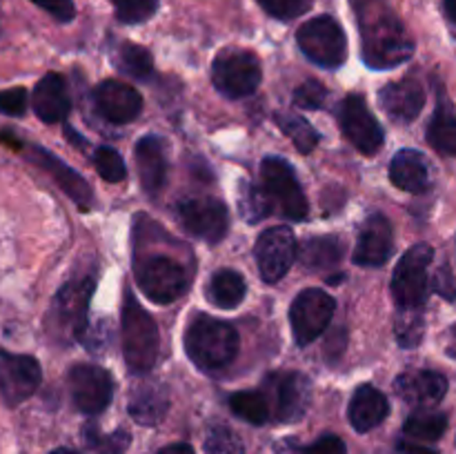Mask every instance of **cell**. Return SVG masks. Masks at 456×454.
Instances as JSON below:
<instances>
[{"mask_svg": "<svg viewBox=\"0 0 456 454\" xmlns=\"http://www.w3.org/2000/svg\"><path fill=\"white\" fill-rule=\"evenodd\" d=\"M359 20L363 58L374 69H387L408 61L414 43L386 0H352Z\"/></svg>", "mask_w": 456, "mask_h": 454, "instance_id": "1", "label": "cell"}, {"mask_svg": "<svg viewBox=\"0 0 456 454\" xmlns=\"http://www.w3.org/2000/svg\"><path fill=\"white\" fill-rule=\"evenodd\" d=\"M239 334L225 320L196 314L185 329V352L205 372H216L239 354Z\"/></svg>", "mask_w": 456, "mask_h": 454, "instance_id": "2", "label": "cell"}, {"mask_svg": "<svg viewBox=\"0 0 456 454\" xmlns=\"http://www.w3.org/2000/svg\"><path fill=\"white\" fill-rule=\"evenodd\" d=\"M123 356L134 374H145L159 359V325L142 310L132 292L125 294L123 303Z\"/></svg>", "mask_w": 456, "mask_h": 454, "instance_id": "3", "label": "cell"}, {"mask_svg": "<svg viewBox=\"0 0 456 454\" xmlns=\"http://www.w3.org/2000/svg\"><path fill=\"white\" fill-rule=\"evenodd\" d=\"M435 258V249L428 243H417L401 256L392 276V296L401 310H421L426 305L430 279L428 270Z\"/></svg>", "mask_w": 456, "mask_h": 454, "instance_id": "4", "label": "cell"}, {"mask_svg": "<svg viewBox=\"0 0 456 454\" xmlns=\"http://www.w3.org/2000/svg\"><path fill=\"white\" fill-rule=\"evenodd\" d=\"M263 69L258 58L248 49L227 47L212 62V83L223 96L245 98L261 85Z\"/></svg>", "mask_w": 456, "mask_h": 454, "instance_id": "5", "label": "cell"}, {"mask_svg": "<svg viewBox=\"0 0 456 454\" xmlns=\"http://www.w3.org/2000/svg\"><path fill=\"white\" fill-rule=\"evenodd\" d=\"M92 294V276L62 285V289L53 298L52 310H49L53 336L61 338V341H74V338L83 336L85 328H87V310Z\"/></svg>", "mask_w": 456, "mask_h": 454, "instance_id": "6", "label": "cell"}, {"mask_svg": "<svg viewBox=\"0 0 456 454\" xmlns=\"http://www.w3.org/2000/svg\"><path fill=\"white\" fill-rule=\"evenodd\" d=\"M297 43L312 62L328 69L343 65L347 58L346 31L332 16H316L303 22Z\"/></svg>", "mask_w": 456, "mask_h": 454, "instance_id": "7", "label": "cell"}, {"mask_svg": "<svg viewBox=\"0 0 456 454\" xmlns=\"http://www.w3.org/2000/svg\"><path fill=\"white\" fill-rule=\"evenodd\" d=\"M272 417L279 423H294L305 414L312 399V385L298 372H274L263 383Z\"/></svg>", "mask_w": 456, "mask_h": 454, "instance_id": "8", "label": "cell"}, {"mask_svg": "<svg viewBox=\"0 0 456 454\" xmlns=\"http://www.w3.org/2000/svg\"><path fill=\"white\" fill-rule=\"evenodd\" d=\"M261 176L267 194L289 221H303L307 216V199L288 160L267 156L261 163Z\"/></svg>", "mask_w": 456, "mask_h": 454, "instance_id": "9", "label": "cell"}, {"mask_svg": "<svg viewBox=\"0 0 456 454\" xmlns=\"http://www.w3.org/2000/svg\"><path fill=\"white\" fill-rule=\"evenodd\" d=\"M138 285L154 303H172L190 288L185 267L167 256H150L138 265Z\"/></svg>", "mask_w": 456, "mask_h": 454, "instance_id": "10", "label": "cell"}, {"mask_svg": "<svg viewBox=\"0 0 456 454\" xmlns=\"http://www.w3.org/2000/svg\"><path fill=\"white\" fill-rule=\"evenodd\" d=\"M337 303L323 289H305L298 294L289 310V323H292L294 341L298 345L314 343L332 320Z\"/></svg>", "mask_w": 456, "mask_h": 454, "instance_id": "11", "label": "cell"}, {"mask_svg": "<svg viewBox=\"0 0 456 454\" xmlns=\"http://www.w3.org/2000/svg\"><path fill=\"white\" fill-rule=\"evenodd\" d=\"M69 394L76 408L85 414H101L114 396V381L107 369L92 363H78L67 374Z\"/></svg>", "mask_w": 456, "mask_h": 454, "instance_id": "12", "label": "cell"}, {"mask_svg": "<svg viewBox=\"0 0 456 454\" xmlns=\"http://www.w3.org/2000/svg\"><path fill=\"white\" fill-rule=\"evenodd\" d=\"M43 381V369L34 356L0 350V396L4 405L16 408L29 399Z\"/></svg>", "mask_w": 456, "mask_h": 454, "instance_id": "13", "label": "cell"}, {"mask_svg": "<svg viewBox=\"0 0 456 454\" xmlns=\"http://www.w3.org/2000/svg\"><path fill=\"white\" fill-rule=\"evenodd\" d=\"M178 221L191 236L214 245L225 239L230 214H227L225 203L203 196V199L183 200L178 205Z\"/></svg>", "mask_w": 456, "mask_h": 454, "instance_id": "14", "label": "cell"}, {"mask_svg": "<svg viewBox=\"0 0 456 454\" xmlns=\"http://www.w3.org/2000/svg\"><path fill=\"white\" fill-rule=\"evenodd\" d=\"M338 118H341V129L346 134L347 141L365 156H372L381 150L383 145V129L374 114L370 111L368 102L359 93H352L343 101L341 109H338Z\"/></svg>", "mask_w": 456, "mask_h": 454, "instance_id": "15", "label": "cell"}, {"mask_svg": "<svg viewBox=\"0 0 456 454\" xmlns=\"http://www.w3.org/2000/svg\"><path fill=\"white\" fill-rule=\"evenodd\" d=\"M254 256H256L258 272H261L263 280L267 283H276L283 279L294 265L297 258V239H294L289 227H270L263 231L254 247Z\"/></svg>", "mask_w": 456, "mask_h": 454, "instance_id": "16", "label": "cell"}, {"mask_svg": "<svg viewBox=\"0 0 456 454\" xmlns=\"http://www.w3.org/2000/svg\"><path fill=\"white\" fill-rule=\"evenodd\" d=\"M27 158L31 160L34 165H38L40 169L49 174V176L56 181V185L78 205L80 209H89L94 205V194H92V187L87 185L83 176H80L76 169H71L69 165L62 163L56 154L52 151L43 150V147H29L27 150Z\"/></svg>", "mask_w": 456, "mask_h": 454, "instance_id": "17", "label": "cell"}, {"mask_svg": "<svg viewBox=\"0 0 456 454\" xmlns=\"http://www.w3.org/2000/svg\"><path fill=\"white\" fill-rule=\"evenodd\" d=\"M395 392L401 401L414 408L436 405L448 392V378L435 369H414L403 372L395 381Z\"/></svg>", "mask_w": 456, "mask_h": 454, "instance_id": "18", "label": "cell"}, {"mask_svg": "<svg viewBox=\"0 0 456 454\" xmlns=\"http://www.w3.org/2000/svg\"><path fill=\"white\" fill-rule=\"evenodd\" d=\"M392 225L383 214H372L363 223L356 239L354 263L363 267H381L392 254Z\"/></svg>", "mask_w": 456, "mask_h": 454, "instance_id": "19", "label": "cell"}, {"mask_svg": "<svg viewBox=\"0 0 456 454\" xmlns=\"http://www.w3.org/2000/svg\"><path fill=\"white\" fill-rule=\"evenodd\" d=\"M96 107L110 123H132L142 109V98L132 85L105 80L96 87Z\"/></svg>", "mask_w": 456, "mask_h": 454, "instance_id": "20", "label": "cell"}, {"mask_svg": "<svg viewBox=\"0 0 456 454\" xmlns=\"http://www.w3.org/2000/svg\"><path fill=\"white\" fill-rule=\"evenodd\" d=\"M379 105L383 107L387 116H392L399 123H412L426 105V92L421 83L414 78L396 80V83L386 85L379 92Z\"/></svg>", "mask_w": 456, "mask_h": 454, "instance_id": "21", "label": "cell"}, {"mask_svg": "<svg viewBox=\"0 0 456 454\" xmlns=\"http://www.w3.org/2000/svg\"><path fill=\"white\" fill-rule=\"evenodd\" d=\"M31 105H34L36 116L43 123L56 125L69 116L71 101L67 93L65 78L61 74H47L38 80L31 93Z\"/></svg>", "mask_w": 456, "mask_h": 454, "instance_id": "22", "label": "cell"}, {"mask_svg": "<svg viewBox=\"0 0 456 454\" xmlns=\"http://www.w3.org/2000/svg\"><path fill=\"white\" fill-rule=\"evenodd\" d=\"M387 414H390V403H387L386 394L374 385H361L352 396L350 408H347L352 427L361 434L381 426Z\"/></svg>", "mask_w": 456, "mask_h": 454, "instance_id": "23", "label": "cell"}, {"mask_svg": "<svg viewBox=\"0 0 456 454\" xmlns=\"http://www.w3.org/2000/svg\"><path fill=\"white\" fill-rule=\"evenodd\" d=\"M136 165L147 194L163 190L165 178H167V154H165L163 138L151 136V134L141 138L136 142Z\"/></svg>", "mask_w": 456, "mask_h": 454, "instance_id": "24", "label": "cell"}, {"mask_svg": "<svg viewBox=\"0 0 456 454\" xmlns=\"http://www.w3.org/2000/svg\"><path fill=\"white\" fill-rule=\"evenodd\" d=\"M390 181L410 194H423L430 187V169L417 150H401L390 163Z\"/></svg>", "mask_w": 456, "mask_h": 454, "instance_id": "25", "label": "cell"}, {"mask_svg": "<svg viewBox=\"0 0 456 454\" xmlns=\"http://www.w3.org/2000/svg\"><path fill=\"white\" fill-rule=\"evenodd\" d=\"M167 408V392H165V387L154 385V383L136 387L132 399H129V414H132L134 421L142 423V426H156V423L163 421Z\"/></svg>", "mask_w": 456, "mask_h": 454, "instance_id": "26", "label": "cell"}, {"mask_svg": "<svg viewBox=\"0 0 456 454\" xmlns=\"http://www.w3.org/2000/svg\"><path fill=\"white\" fill-rule=\"evenodd\" d=\"M245 292V280L239 272L234 270H221L209 279L208 285V298L221 310H234L243 303Z\"/></svg>", "mask_w": 456, "mask_h": 454, "instance_id": "27", "label": "cell"}, {"mask_svg": "<svg viewBox=\"0 0 456 454\" xmlns=\"http://www.w3.org/2000/svg\"><path fill=\"white\" fill-rule=\"evenodd\" d=\"M343 258V243L337 236H319L301 245V263L307 270H330Z\"/></svg>", "mask_w": 456, "mask_h": 454, "instance_id": "28", "label": "cell"}, {"mask_svg": "<svg viewBox=\"0 0 456 454\" xmlns=\"http://www.w3.org/2000/svg\"><path fill=\"white\" fill-rule=\"evenodd\" d=\"M428 141L441 154L456 156V116L441 105L428 127Z\"/></svg>", "mask_w": 456, "mask_h": 454, "instance_id": "29", "label": "cell"}, {"mask_svg": "<svg viewBox=\"0 0 456 454\" xmlns=\"http://www.w3.org/2000/svg\"><path fill=\"white\" fill-rule=\"evenodd\" d=\"M230 408L236 417L252 426H263L272 417L270 403L263 392H236L230 396Z\"/></svg>", "mask_w": 456, "mask_h": 454, "instance_id": "30", "label": "cell"}, {"mask_svg": "<svg viewBox=\"0 0 456 454\" xmlns=\"http://www.w3.org/2000/svg\"><path fill=\"white\" fill-rule=\"evenodd\" d=\"M272 196L265 187H256L254 182H240L239 187V209L240 216L249 223H258L272 214Z\"/></svg>", "mask_w": 456, "mask_h": 454, "instance_id": "31", "label": "cell"}, {"mask_svg": "<svg viewBox=\"0 0 456 454\" xmlns=\"http://www.w3.org/2000/svg\"><path fill=\"white\" fill-rule=\"evenodd\" d=\"M116 62H118V69L125 71L127 76L136 80H147L154 74V61H151V53L145 47L134 43H125L118 47L116 53Z\"/></svg>", "mask_w": 456, "mask_h": 454, "instance_id": "32", "label": "cell"}, {"mask_svg": "<svg viewBox=\"0 0 456 454\" xmlns=\"http://www.w3.org/2000/svg\"><path fill=\"white\" fill-rule=\"evenodd\" d=\"M448 430V417L441 412H417L405 418L403 432L417 441H439Z\"/></svg>", "mask_w": 456, "mask_h": 454, "instance_id": "33", "label": "cell"}, {"mask_svg": "<svg viewBox=\"0 0 456 454\" xmlns=\"http://www.w3.org/2000/svg\"><path fill=\"white\" fill-rule=\"evenodd\" d=\"M276 125L292 138L294 147H297L298 151H303V154H310V151L319 145L321 136L303 116L285 114L283 111V114H276Z\"/></svg>", "mask_w": 456, "mask_h": 454, "instance_id": "34", "label": "cell"}, {"mask_svg": "<svg viewBox=\"0 0 456 454\" xmlns=\"http://www.w3.org/2000/svg\"><path fill=\"white\" fill-rule=\"evenodd\" d=\"M205 454H245L243 441L232 427L223 423H212L205 432Z\"/></svg>", "mask_w": 456, "mask_h": 454, "instance_id": "35", "label": "cell"}, {"mask_svg": "<svg viewBox=\"0 0 456 454\" xmlns=\"http://www.w3.org/2000/svg\"><path fill=\"white\" fill-rule=\"evenodd\" d=\"M116 9V18L125 25H138L150 20L159 9V0H111Z\"/></svg>", "mask_w": 456, "mask_h": 454, "instance_id": "36", "label": "cell"}, {"mask_svg": "<svg viewBox=\"0 0 456 454\" xmlns=\"http://www.w3.org/2000/svg\"><path fill=\"white\" fill-rule=\"evenodd\" d=\"M94 165H96V172L101 174V178H105L107 182H120L127 176L123 156L111 147H98L94 151Z\"/></svg>", "mask_w": 456, "mask_h": 454, "instance_id": "37", "label": "cell"}, {"mask_svg": "<svg viewBox=\"0 0 456 454\" xmlns=\"http://www.w3.org/2000/svg\"><path fill=\"white\" fill-rule=\"evenodd\" d=\"M85 439H87L89 448L96 450L98 454H125V450L129 448V434L125 430H116L107 436H98L94 427H87Z\"/></svg>", "mask_w": 456, "mask_h": 454, "instance_id": "38", "label": "cell"}, {"mask_svg": "<svg viewBox=\"0 0 456 454\" xmlns=\"http://www.w3.org/2000/svg\"><path fill=\"white\" fill-rule=\"evenodd\" d=\"M414 312L417 310H401L399 320H396V338L403 347H414L421 343L423 320Z\"/></svg>", "mask_w": 456, "mask_h": 454, "instance_id": "39", "label": "cell"}, {"mask_svg": "<svg viewBox=\"0 0 456 454\" xmlns=\"http://www.w3.org/2000/svg\"><path fill=\"white\" fill-rule=\"evenodd\" d=\"M328 101V89L319 80H305L294 89V105L301 109H321Z\"/></svg>", "mask_w": 456, "mask_h": 454, "instance_id": "40", "label": "cell"}, {"mask_svg": "<svg viewBox=\"0 0 456 454\" xmlns=\"http://www.w3.org/2000/svg\"><path fill=\"white\" fill-rule=\"evenodd\" d=\"M29 105V93L25 87H12L0 92V114L22 116Z\"/></svg>", "mask_w": 456, "mask_h": 454, "instance_id": "41", "label": "cell"}, {"mask_svg": "<svg viewBox=\"0 0 456 454\" xmlns=\"http://www.w3.org/2000/svg\"><path fill=\"white\" fill-rule=\"evenodd\" d=\"M258 4L279 20H292L307 7L305 0H258Z\"/></svg>", "mask_w": 456, "mask_h": 454, "instance_id": "42", "label": "cell"}, {"mask_svg": "<svg viewBox=\"0 0 456 454\" xmlns=\"http://www.w3.org/2000/svg\"><path fill=\"white\" fill-rule=\"evenodd\" d=\"M34 4H38L40 9L49 13L52 18H56L58 22H69L74 20L76 7L74 0H31Z\"/></svg>", "mask_w": 456, "mask_h": 454, "instance_id": "43", "label": "cell"}, {"mask_svg": "<svg viewBox=\"0 0 456 454\" xmlns=\"http://www.w3.org/2000/svg\"><path fill=\"white\" fill-rule=\"evenodd\" d=\"M303 454H347V448L343 439L334 434H325L316 439L312 445L303 448Z\"/></svg>", "mask_w": 456, "mask_h": 454, "instance_id": "44", "label": "cell"}, {"mask_svg": "<svg viewBox=\"0 0 456 454\" xmlns=\"http://www.w3.org/2000/svg\"><path fill=\"white\" fill-rule=\"evenodd\" d=\"M435 289L448 301H456V279L448 267H441L435 276Z\"/></svg>", "mask_w": 456, "mask_h": 454, "instance_id": "45", "label": "cell"}, {"mask_svg": "<svg viewBox=\"0 0 456 454\" xmlns=\"http://www.w3.org/2000/svg\"><path fill=\"white\" fill-rule=\"evenodd\" d=\"M396 450H399L401 454H439L436 450L426 448L423 443H412V441H399V443H396Z\"/></svg>", "mask_w": 456, "mask_h": 454, "instance_id": "46", "label": "cell"}, {"mask_svg": "<svg viewBox=\"0 0 456 454\" xmlns=\"http://www.w3.org/2000/svg\"><path fill=\"white\" fill-rule=\"evenodd\" d=\"M159 454H194V450L187 443H172L165 445L163 450H159Z\"/></svg>", "mask_w": 456, "mask_h": 454, "instance_id": "47", "label": "cell"}, {"mask_svg": "<svg viewBox=\"0 0 456 454\" xmlns=\"http://www.w3.org/2000/svg\"><path fill=\"white\" fill-rule=\"evenodd\" d=\"M444 9L450 20L456 22V0H444Z\"/></svg>", "mask_w": 456, "mask_h": 454, "instance_id": "48", "label": "cell"}, {"mask_svg": "<svg viewBox=\"0 0 456 454\" xmlns=\"http://www.w3.org/2000/svg\"><path fill=\"white\" fill-rule=\"evenodd\" d=\"M49 454H80V452H76V450H71V448H58Z\"/></svg>", "mask_w": 456, "mask_h": 454, "instance_id": "49", "label": "cell"}]
</instances>
